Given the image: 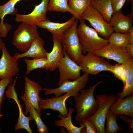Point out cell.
<instances>
[{
    "label": "cell",
    "mask_w": 133,
    "mask_h": 133,
    "mask_svg": "<svg viewBox=\"0 0 133 133\" xmlns=\"http://www.w3.org/2000/svg\"><path fill=\"white\" fill-rule=\"evenodd\" d=\"M102 82L99 81L88 89L80 90L78 94L74 97L77 112L75 118L77 122L88 119L96 112L98 104L94 97V93L96 88Z\"/></svg>",
    "instance_id": "1"
},
{
    "label": "cell",
    "mask_w": 133,
    "mask_h": 133,
    "mask_svg": "<svg viewBox=\"0 0 133 133\" xmlns=\"http://www.w3.org/2000/svg\"><path fill=\"white\" fill-rule=\"evenodd\" d=\"M80 20L77 31L83 54L99 50L108 43L107 39L100 36L93 28L87 25L85 20Z\"/></svg>",
    "instance_id": "2"
},
{
    "label": "cell",
    "mask_w": 133,
    "mask_h": 133,
    "mask_svg": "<svg viewBox=\"0 0 133 133\" xmlns=\"http://www.w3.org/2000/svg\"><path fill=\"white\" fill-rule=\"evenodd\" d=\"M78 20L76 19L72 25L61 34L60 39L66 54L79 65L83 54L77 31Z\"/></svg>",
    "instance_id": "3"
},
{
    "label": "cell",
    "mask_w": 133,
    "mask_h": 133,
    "mask_svg": "<svg viewBox=\"0 0 133 133\" xmlns=\"http://www.w3.org/2000/svg\"><path fill=\"white\" fill-rule=\"evenodd\" d=\"M39 36L36 25L22 22L15 31L12 44L22 52L27 51L33 41Z\"/></svg>",
    "instance_id": "4"
},
{
    "label": "cell",
    "mask_w": 133,
    "mask_h": 133,
    "mask_svg": "<svg viewBox=\"0 0 133 133\" xmlns=\"http://www.w3.org/2000/svg\"><path fill=\"white\" fill-rule=\"evenodd\" d=\"M96 99L98 101V108L95 113L88 119L94 124L98 133H105V124L107 113L117 98L113 94H100L96 96Z\"/></svg>",
    "instance_id": "5"
},
{
    "label": "cell",
    "mask_w": 133,
    "mask_h": 133,
    "mask_svg": "<svg viewBox=\"0 0 133 133\" xmlns=\"http://www.w3.org/2000/svg\"><path fill=\"white\" fill-rule=\"evenodd\" d=\"M81 19L88 21L99 36L104 39H108L114 32L113 27L105 21L101 15L91 4L81 16Z\"/></svg>",
    "instance_id": "6"
},
{
    "label": "cell",
    "mask_w": 133,
    "mask_h": 133,
    "mask_svg": "<svg viewBox=\"0 0 133 133\" xmlns=\"http://www.w3.org/2000/svg\"><path fill=\"white\" fill-rule=\"evenodd\" d=\"M83 55L79 65L83 73L95 75L102 71H109L112 66L104 58L94 55L92 52Z\"/></svg>",
    "instance_id": "7"
},
{
    "label": "cell",
    "mask_w": 133,
    "mask_h": 133,
    "mask_svg": "<svg viewBox=\"0 0 133 133\" xmlns=\"http://www.w3.org/2000/svg\"><path fill=\"white\" fill-rule=\"evenodd\" d=\"M24 93L21 97L25 106L24 114L27 115L30 108L33 107L41 115V110L39 105L41 98L39 94L43 89L38 83L30 80L26 76L24 77Z\"/></svg>",
    "instance_id": "8"
},
{
    "label": "cell",
    "mask_w": 133,
    "mask_h": 133,
    "mask_svg": "<svg viewBox=\"0 0 133 133\" xmlns=\"http://www.w3.org/2000/svg\"><path fill=\"white\" fill-rule=\"evenodd\" d=\"M89 75L88 74L83 73L76 80L65 81L57 88L53 89L45 88L42 90L46 95L54 94L55 97H57L63 93L69 92L73 94L74 97L78 94L80 90L85 87L89 79Z\"/></svg>",
    "instance_id": "9"
},
{
    "label": "cell",
    "mask_w": 133,
    "mask_h": 133,
    "mask_svg": "<svg viewBox=\"0 0 133 133\" xmlns=\"http://www.w3.org/2000/svg\"><path fill=\"white\" fill-rule=\"evenodd\" d=\"M64 52V56L59 61L57 68L60 72L59 81L57 84L58 86L65 81L69 80H76L81 76V67L70 59Z\"/></svg>",
    "instance_id": "10"
},
{
    "label": "cell",
    "mask_w": 133,
    "mask_h": 133,
    "mask_svg": "<svg viewBox=\"0 0 133 133\" xmlns=\"http://www.w3.org/2000/svg\"><path fill=\"white\" fill-rule=\"evenodd\" d=\"M95 55L112 60L118 64H126L133 57L127 52L125 48L118 47L108 43L100 49L91 52Z\"/></svg>",
    "instance_id": "11"
},
{
    "label": "cell",
    "mask_w": 133,
    "mask_h": 133,
    "mask_svg": "<svg viewBox=\"0 0 133 133\" xmlns=\"http://www.w3.org/2000/svg\"><path fill=\"white\" fill-rule=\"evenodd\" d=\"M2 55L0 58V79L14 76L18 72V60L11 56L5 44L1 45Z\"/></svg>",
    "instance_id": "12"
},
{
    "label": "cell",
    "mask_w": 133,
    "mask_h": 133,
    "mask_svg": "<svg viewBox=\"0 0 133 133\" xmlns=\"http://www.w3.org/2000/svg\"><path fill=\"white\" fill-rule=\"evenodd\" d=\"M49 0H41L40 3L35 5L33 11L29 14H17L15 15V20L17 22L37 25L38 23L47 19L46 14L48 11V7Z\"/></svg>",
    "instance_id": "13"
},
{
    "label": "cell",
    "mask_w": 133,
    "mask_h": 133,
    "mask_svg": "<svg viewBox=\"0 0 133 133\" xmlns=\"http://www.w3.org/2000/svg\"><path fill=\"white\" fill-rule=\"evenodd\" d=\"M74 96L73 94L68 92L61 96L48 99H41L39 103V108L41 110L50 109L58 111L66 117L68 115V111L66 106L65 101L69 97Z\"/></svg>",
    "instance_id": "14"
},
{
    "label": "cell",
    "mask_w": 133,
    "mask_h": 133,
    "mask_svg": "<svg viewBox=\"0 0 133 133\" xmlns=\"http://www.w3.org/2000/svg\"><path fill=\"white\" fill-rule=\"evenodd\" d=\"M61 34H52L53 46L51 51L47 52V54L48 62L45 68L47 70L53 71L57 68L59 61L64 56V52L60 39Z\"/></svg>",
    "instance_id": "15"
},
{
    "label": "cell",
    "mask_w": 133,
    "mask_h": 133,
    "mask_svg": "<svg viewBox=\"0 0 133 133\" xmlns=\"http://www.w3.org/2000/svg\"><path fill=\"white\" fill-rule=\"evenodd\" d=\"M44 45L43 40L39 36L34 39L27 51L21 54L16 53L14 57L18 60L24 57L33 59L46 57L48 52L44 48Z\"/></svg>",
    "instance_id": "16"
},
{
    "label": "cell",
    "mask_w": 133,
    "mask_h": 133,
    "mask_svg": "<svg viewBox=\"0 0 133 133\" xmlns=\"http://www.w3.org/2000/svg\"><path fill=\"white\" fill-rule=\"evenodd\" d=\"M132 19L123 14L121 10L113 13L109 23L116 32L125 33L129 32L133 25Z\"/></svg>",
    "instance_id": "17"
},
{
    "label": "cell",
    "mask_w": 133,
    "mask_h": 133,
    "mask_svg": "<svg viewBox=\"0 0 133 133\" xmlns=\"http://www.w3.org/2000/svg\"><path fill=\"white\" fill-rule=\"evenodd\" d=\"M108 112L117 115H125L133 117V95L123 99H117Z\"/></svg>",
    "instance_id": "18"
},
{
    "label": "cell",
    "mask_w": 133,
    "mask_h": 133,
    "mask_svg": "<svg viewBox=\"0 0 133 133\" xmlns=\"http://www.w3.org/2000/svg\"><path fill=\"white\" fill-rule=\"evenodd\" d=\"M76 19V17L73 16L67 21L59 23L52 22L46 19L38 23L37 26L47 30L52 34H61L72 25Z\"/></svg>",
    "instance_id": "19"
},
{
    "label": "cell",
    "mask_w": 133,
    "mask_h": 133,
    "mask_svg": "<svg viewBox=\"0 0 133 133\" xmlns=\"http://www.w3.org/2000/svg\"><path fill=\"white\" fill-rule=\"evenodd\" d=\"M67 115L64 117L59 114L58 117L60 119L56 120L54 121L55 125L57 126H62L66 128L68 133H80L84 132L85 126L82 122L80 123V126L77 127L73 124L71 120L72 114L74 109L72 108H69L68 109Z\"/></svg>",
    "instance_id": "20"
},
{
    "label": "cell",
    "mask_w": 133,
    "mask_h": 133,
    "mask_svg": "<svg viewBox=\"0 0 133 133\" xmlns=\"http://www.w3.org/2000/svg\"><path fill=\"white\" fill-rule=\"evenodd\" d=\"M91 4L109 23L113 13L111 0H92Z\"/></svg>",
    "instance_id": "21"
},
{
    "label": "cell",
    "mask_w": 133,
    "mask_h": 133,
    "mask_svg": "<svg viewBox=\"0 0 133 133\" xmlns=\"http://www.w3.org/2000/svg\"><path fill=\"white\" fill-rule=\"evenodd\" d=\"M17 104L19 110V114L18 121L14 126V130L17 131L20 129H25L29 133H33L29 125L30 121L34 120L31 117L26 116L22 110V108L20 102L17 98L14 99Z\"/></svg>",
    "instance_id": "22"
},
{
    "label": "cell",
    "mask_w": 133,
    "mask_h": 133,
    "mask_svg": "<svg viewBox=\"0 0 133 133\" xmlns=\"http://www.w3.org/2000/svg\"><path fill=\"white\" fill-rule=\"evenodd\" d=\"M133 95V60L130 62L126 84L122 92H118L117 99H123Z\"/></svg>",
    "instance_id": "23"
},
{
    "label": "cell",
    "mask_w": 133,
    "mask_h": 133,
    "mask_svg": "<svg viewBox=\"0 0 133 133\" xmlns=\"http://www.w3.org/2000/svg\"><path fill=\"white\" fill-rule=\"evenodd\" d=\"M91 0H68V6L75 14L77 19H80L81 16L91 4Z\"/></svg>",
    "instance_id": "24"
},
{
    "label": "cell",
    "mask_w": 133,
    "mask_h": 133,
    "mask_svg": "<svg viewBox=\"0 0 133 133\" xmlns=\"http://www.w3.org/2000/svg\"><path fill=\"white\" fill-rule=\"evenodd\" d=\"M68 2V0H49L48 10L52 12H69L76 17L75 14L69 7Z\"/></svg>",
    "instance_id": "25"
},
{
    "label": "cell",
    "mask_w": 133,
    "mask_h": 133,
    "mask_svg": "<svg viewBox=\"0 0 133 133\" xmlns=\"http://www.w3.org/2000/svg\"><path fill=\"white\" fill-rule=\"evenodd\" d=\"M107 39L109 44L125 48L129 44V32L122 33L113 32Z\"/></svg>",
    "instance_id": "26"
},
{
    "label": "cell",
    "mask_w": 133,
    "mask_h": 133,
    "mask_svg": "<svg viewBox=\"0 0 133 133\" xmlns=\"http://www.w3.org/2000/svg\"><path fill=\"white\" fill-rule=\"evenodd\" d=\"M21 0H9L6 3L0 6V18L1 19L0 27L2 26L4 24L3 20L6 15L7 14L15 15L17 14V10L15 8V5L18 2Z\"/></svg>",
    "instance_id": "27"
},
{
    "label": "cell",
    "mask_w": 133,
    "mask_h": 133,
    "mask_svg": "<svg viewBox=\"0 0 133 133\" xmlns=\"http://www.w3.org/2000/svg\"><path fill=\"white\" fill-rule=\"evenodd\" d=\"M26 65V75L32 71L37 69L45 68L48 62L46 57L29 59H25L24 60Z\"/></svg>",
    "instance_id": "28"
},
{
    "label": "cell",
    "mask_w": 133,
    "mask_h": 133,
    "mask_svg": "<svg viewBox=\"0 0 133 133\" xmlns=\"http://www.w3.org/2000/svg\"><path fill=\"white\" fill-rule=\"evenodd\" d=\"M117 115L108 112L106 118L107 124L105 133H117L122 129V128L119 126L117 124L116 121Z\"/></svg>",
    "instance_id": "29"
},
{
    "label": "cell",
    "mask_w": 133,
    "mask_h": 133,
    "mask_svg": "<svg viewBox=\"0 0 133 133\" xmlns=\"http://www.w3.org/2000/svg\"><path fill=\"white\" fill-rule=\"evenodd\" d=\"M29 112L30 116L34 120L38 132L40 133H48L49 132V128L42 120L41 115L33 107L30 109Z\"/></svg>",
    "instance_id": "30"
},
{
    "label": "cell",
    "mask_w": 133,
    "mask_h": 133,
    "mask_svg": "<svg viewBox=\"0 0 133 133\" xmlns=\"http://www.w3.org/2000/svg\"><path fill=\"white\" fill-rule=\"evenodd\" d=\"M12 77H9L0 80V116H1L2 104L4 99V95L6 87L13 81Z\"/></svg>",
    "instance_id": "31"
},
{
    "label": "cell",
    "mask_w": 133,
    "mask_h": 133,
    "mask_svg": "<svg viewBox=\"0 0 133 133\" xmlns=\"http://www.w3.org/2000/svg\"><path fill=\"white\" fill-rule=\"evenodd\" d=\"M125 64H117L112 65L110 71L115 77L120 80L121 76Z\"/></svg>",
    "instance_id": "32"
},
{
    "label": "cell",
    "mask_w": 133,
    "mask_h": 133,
    "mask_svg": "<svg viewBox=\"0 0 133 133\" xmlns=\"http://www.w3.org/2000/svg\"><path fill=\"white\" fill-rule=\"evenodd\" d=\"M82 122L84 124L85 126V133H97L95 125L89 119H86Z\"/></svg>",
    "instance_id": "33"
},
{
    "label": "cell",
    "mask_w": 133,
    "mask_h": 133,
    "mask_svg": "<svg viewBox=\"0 0 133 133\" xmlns=\"http://www.w3.org/2000/svg\"><path fill=\"white\" fill-rule=\"evenodd\" d=\"M113 13L121 10L126 0H111Z\"/></svg>",
    "instance_id": "34"
},
{
    "label": "cell",
    "mask_w": 133,
    "mask_h": 133,
    "mask_svg": "<svg viewBox=\"0 0 133 133\" xmlns=\"http://www.w3.org/2000/svg\"><path fill=\"white\" fill-rule=\"evenodd\" d=\"M133 60V59H132L129 62L125 64L124 67L122 71L121 76L120 80L123 83V86H125L126 84V80L128 73L130 62Z\"/></svg>",
    "instance_id": "35"
},
{
    "label": "cell",
    "mask_w": 133,
    "mask_h": 133,
    "mask_svg": "<svg viewBox=\"0 0 133 133\" xmlns=\"http://www.w3.org/2000/svg\"><path fill=\"white\" fill-rule=\"evenodd\" d=\"M117 117L118 118L122 120L127 123L130 126L131 128H133V119L128 117L124 115H120Z\"/></svg>",
    "instance_id": "36"
},
{
    "label": "cell",
    "mask_w": 133,
    "mask_h": 133,
    "mask_svg": "<svg viewBox=\"0 0 133 133\" xmlns=\"http://www.w3.org/2000/svg\"><path fill=\"white\" fill-rule=\"evenodd\" d=\"M125 49L129 55L133 57V44H129Z\"/></svg>",
    "instance_id": "37"
},
{
    "label": "cell",
    "mask_w": 133,
    "mask_h": 133,
    "mask_svg": "<svg viewBox=\"0 0 133 133\" xmlns=\"http://www.w3.org/2000/svg\"><path fill=\"white\" fill-rule=\"evenodd\" d=\"M129 44H133V26L132 25L129 31Z\"/></svg>",
    "instance_id": "38"
},
{
    "label": "cell",
    "mask_w": 133,
    "mask_h": 133,
    "mask_svg": "<svg viewBox=\"0 0 133 133\" xmlns=\"http://www.w3.org/2000/svg\"><path fill=\"white\" fill-rule=\"evenodd\" d=\"M130 2L131 5V11L130 13L127 15L132 19L133 18V0H131Z\"/></svg>",
    "instance_id": "39"
},
{
    "label": "cell",
    "mask_w": 133,
    "mask_h": 133,
    "mask_svg": "<svg viewBox=\"0 0 133 133\" xmlns=\"http://www.w3.org/2000/svg\"><path fill=\"white\" fill-rule=\"evenodd\" d=\"M2 42H3L2 39H1L0 38V51L1 50V44Z\"/></svg>",
    "instance_id": "40"
},
{
    "label": "cell",
    "mask_w": 133,
    "mask_h": 133,
    "mask_svg": "<svg viewBox=\"0 0 133 133\" xmlns=\"http://www.w3.org/2000/svg\"><path fill=\"white\" fill-rule=\"evenodd\" d=\"M131 0H126V1L127 3H128L130 2Z\"/></svg>",
    "instance_id": "41"
},
{
    "label": "cell",
    "mask_w": 133,
    "mask_h": 133,
    "mask_svg": "<svg viewBox=\"0 0 133 133\" xmlns=\"http://www.w3.org/2000/svg\"><path fill=\"white\" fill-rule=\"evenodd\" d=\"M1 129L0 127V133H1Z\"/></svg>",
    "instance_id": "42"
}]
</instances>
